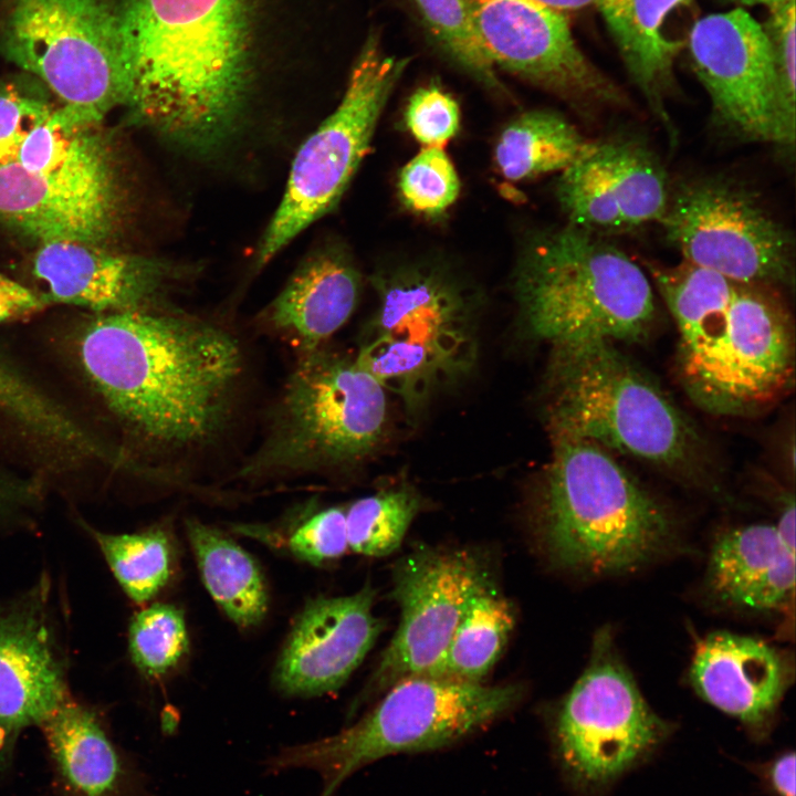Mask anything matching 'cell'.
<instances>
[{"instance_id": "ac0fdd59", "label": "cell", "mask_w": 796, "mask_h": 796, "mask_svg": "<svg viewBox=\"0 0 796 796\" xmlns=\"http://www.w3.org/2000/svg\"><path fill=\"white\" fill-rule=\"evenodd\" d=\"M556 196L569 224L595 234L660 221L670 190L663 166L643 144L593 142L559 172Z\"/></svg>"}, {"instance_id": "ab89813d", "label": "cell", "mask_w": 796, "mask_h": 796, "mask_svg": "<svg viewBox=\"0 0 796 796\" xmlns=\"http://www.w3.org/2000/svg\"><path fill=\"white\" fill-rule=\"evenodd\" d=\"M768 778L778 796H795L794 752L785 753L772 763Z\"/></svg>"}, {"instance_id": "74e56055", "label": "cell", "mask_w": 796, "mask_h": 796, "mask_svg": "<svg viewBox=\"0 0 796 796\" xmlns=\"http://www.w3.org/2000/svg\"><path fill=\"white\" fill-rule=\"evenodd\" d=\"M405 121L410 134L425 147H441L459 130L460 109L442 88H418L409 98Z\"/></svg>"}, {"instance_id": "484cf974", "label": "cell", "mask_w": 796, "mask_h": 796, "mask_svg": "<svg viewBox=\"0 0 796 796\" xmlns=\"http://www.w3.org/2000/svg\"><path fill=\"white\" fill-rule=\"evenodd\" d=\"M185 525L203 585L213 601L240 628L261 624L269 609V593L253 556L223 532L196 517L187 519Z\"/></svg>"}, {"instance_id": "83f0119b", "label": "cell", "mask_w": 796, "mask_h": 796, "mask_svg": "<svg viewBox=\"0 0 796 796\" xmlns=\"http://www.w3.org/2000/svg\"><path fill=\"white\" fill-rule=\"evenodd\" d=\"M564 116L546 109L523 113L501 132L494 148L500 174L524 181L562 172L591 145Z\"/></svg>"}, {"instance_id": "9a60e30c", "label": "cell", "mask_w": 796, "mask_h": 796, "mask_svg": "<svg viewBox=\"0 0 796 796\" xmlns=\"http://www.w3.org/2000/svg\"><path fill=\"white\" fill-rule=\"evenodd\" d=\"M481 48L500 67L582 106H621L622 91L579 50L565 13L536 0H464Z\"/></svg>"}, {"instance_id": "4fadbf2b", "label": "cell", "mask_w": 796, "mask_h": 796, "mask_svg": "<svg viewBox=\"0 0 796 796\" xmlns=\"http://www.w3.org/2000/svg\"><path fill=\"white\" fill-rule=\"evenodd\" d=\"M378 292L365 343L407 385L429 391L470 366L474 329L454 284L432 272L411 271L379 283Z\"/></svg>"}, {"instance_id": "e0dca14e", "label": "cell", "mask_w": 796, "mask_h": 796, "mask_svg": "<svg viewBox=\"0 0 796 796\" xmlns=\"http://www.w3.org/2000/svg\"><path fill=\"white\" fill-rule=\"evenodd\" d=\"M716 123L752 142L781 145L777 77L764 28L736 8L696 19L688 39Z\"/></svg>"}, {"instance_id": "8d00e7d4", "label": "cell", "mask_w": 796, "mask_h": 796, "mask_svg": "<svg viewBox=\"0 0 796 796\" xmlns=\"http://www.w3.org/2000/svg\"><path fill=\"white\" fill-rule=\"evenodd\" d=\"M290 553L313 566L327 565L348 551L345 509L320 510L294 527L286 540Z\"/></svg>"}, {"instance_id": "8fae6325", "label": "cell", "mask_w": 796, "mask_h": 796, "mask_svg": "<svg viewBox=\"0 0 796 796\" xmlns=\"http://www.w3.org/2000/svg\"><path fill=\"white\" fill-rule=\"evenodd\" d=\"M668 732L619 658L610 630L600 629L587 667L556 716L555 743L566 774L583 789L604 787L652 752Z\"/></svg>"}, {"instance_id": "d590c367", "label": "cell", "mask_w": 796, "mask_h": 796, "mask_svg": "<svg viewBox=\"0 0 796 796\" xmlns=\"http://www.w3.org/2000/svg\"><path fill=\"white\" fill-rule=\"evenodd\" d=\"M53 108L42 91L15 81H0V166L14 160L27 134Z\"/></svg>"}, {"instance_id": "ba28073f", "label": "cell", "mask_w": 796, "mask_h": 796, "mask_svg": "<svg viewBox=\"0 0 796 796\" xmlns=\"http://www.w3.org/2000/svg\"><path fill=\"white\" fill-rule=\"evenodd\" d=\"M517 684L486 685L426 674L404 678L358 721L336 734L290 746L269 762L272 771L310 768L332 796L357 769L386 756L443 748L475 733L521 699Z\"/></svg>"}, {"instance_id": "7402d4cb", "label": "cell", "mask_w": 796, "mask_h": 796, "mask_svg": "<svg viewBox=\"0 0 796 796\" xmlns=\"http://www.w3.org/2000/svg\"><path fill=\"white\" fill-rule=\"evenodd\" d=\"M792 674L782 650L729 631L702 638L690 668L691 684L701 698L758 732L773 719Z\"/></svg>"}, {"instance_id": "4316f807", "label": "cell", "mask_w": 796, "mask_h": 796, "mask_svg": "<svg viewBox=\"0 0 796 796\" xmlns=\"http://www.w3.org/2000/svg\"><path fill=\"white\" fill-rule=\"evenodd\" d=\"M67 783L84 796H104L116 785L121 764L96 716L66 699L41 725Z\"/></svg>"}, {"instance_id": "60d3db41", "label": "cell", "mask_w": 796, "mask_h": 796, "mask_svg": "<svg viewBox=\"0 0 796 796\" xmlns=\"http://www.w3.org/2000/svg\"><path fill=\"white\" fill-rule=\"evenodd\" d=\"M537 2L549 7L559 12L576 11L586 8L596 2V0H536Z\"/></svg>"}, {"instance_id": "d6986e66", "label": "cell", "mask_w": 796, "mask_h": 796, "mask_svg": "<svg viewBox=\"0 0 796 796\" xmlns=\"http://www.w3.org/2000/svg\"><path fill=\"white\" fill-rule=\"evenodd\" d=\"M375 590L311 599L295 618L273 670L275 688L290 696L338 690L358 668L383 630L374 614Z\"/></svg>"}, {"instance_id": "7c38bea8", "label": "cell", "mask_w": 796, "mask_h": 796, "mask_svg": "<svg viewBox=\"0 0 796 796\" xmlns=\"http://www.w3.org/2000/svg\"><path fill=\"white\" fill-rule=\"evenodd\" d=\"M659 222L685 263L776 290L792 283L787 230L734 184L701 179L680 186Z\"/></svg>"}, {"instance_id": "1f68e13d", "label": "cell", "mask_w": 796, "mask_h": 796, "mask_svg": "<svg viewBox=\"0 0 796 796\" xmlns=\"http://www.w3.org/2000/svg\"><path fill=\"white\" fill-rule=\"evenodd\" d=\"M188 646L185 616L175 605L151 604L130 620V659L147 678H160L171 672L184 659Z\"/></svg>"}, {"instance_id": "5bb4252c", "label": "cell", "mask_w": 796, "mask_h": 796, "mask_svg": "<svg viewBox=\"0 0 796 796\" xmlns=\"http://www.w3.org/2000/svg\"><path fill=\"white\" fill-rule=\"evenodd\" d=\"M489 583L485 567L468 551L420 547L401 558L390 591L400 609L399 625L367 692L428 673L442 658L472 598Z\"/></svg>"}, {"instance_id": "836d02e7", "label": "cell", "mask_w": 796, "mask_h": 796, "mask_svg": "<svg viewBox=\"0 0 796 796\" xmlns=\"http://www.w3.org/2000/svg\"><path fill=\"white\" fill-rule=\"evenodd\" d=\"M398 188L409 209L436 216L455 201L460 181L452 161L441 147H423L401 169Z\"/></svg>"}, {"instance_id": "8992f818", "label": "cell", "mask_w": 796, "mask_h": 796, "mask_svg": "<svg viewBox=\"0 0 796 796\" xmlns=\"http://www.w3.org/2000/svg\"><path fill=\"white\" fill-rule=\"evenodd\" d=\"M533 336L555 346L639 342L657 306L651 280L624 251L572 224L536 240L517 280Z\"/></svg>"}, {"instance_id": "4dcf8cb0", "label": "cell", "mask_w": 796, "mask_h": 796, "mask_svg": "<svg viewBox=\"0 0 796 796\" xmlns=\"http://www.w3.org/2000/svg\"><path fill=\"white\" fill-rule=\"evenodd\" d=\"M419 507V496L406 486L379 491L354 501L345 510L348 549L369 557L394 553L404 541Z\"/></svg>"}, {"instance_id": "2e32d148", "label": "cell", "mask_w": 796, "mask_h": 796, "mask_svg": "<svg viewBox=\"0 0 796 796\" xmlns=\"http://www.w3.org/2000/svg\"><path fill=\"white\" fill-rule=\"evenodd\" d=\"M123 196L108 143L48 172L0 166V224L38 241L106 245L119 229Z\"/></svg>"}, {"instance_id": "f546056e", "label": "cell", "mask_w": 796, "mask_h": 796, "mask_svg": "<svg viewBox=\"0 0 796 796\" xmlns=\"http://www.w3.org/2000/svg\"><path fill=\"white\" fill-rule=\"evenodd\" d=\"M123 591L136 604L154 599L170 580L176 564L171 532L155 525L134 533H104L85 525Z\"/></svg>"}, {"instance_id": "277c9868", "label": "cell", "mask_w": 796, "mask_h": 796, "mask_svg": "<svg viewBox=\"0 0 796 796\" xmlns=\"http://www.w3.org/2000/svg\"><path fill=\"white\" fill-rule=\"evenodd\" d=\"M547 391L552 436L590 441L681 482H713V460L696 425L615 343L553 347Z\"/></svg>"}, {"instance_id": "7a4b0ae2", "label": "cell", "mask_w": 796, "mask_h": 796, "mask_svg": "<svg viewBox=\"0 0 796 796\" xmlns=\"http://www.w3.org/2000/svg\"><path fill=\"white\" fill-rule=\"evenodd\" d=\"M134 117L197 156L235 134L248 92L247 0H124Z\"/></svg>"}, {"instance_id": "6da1fadb", "label": "cell", "mask_w": 796, "mask_h": 796, "mask_svg": "<svg viewBox=\"0 0 796 796\" xmlns=\"http://www.w3.org/2000/svg\"><path fill=\"white\" fill-rule=\"evenodd\" d=\"M75 348L107 408L150 447L205 448L230 421L244 364L223 327L161 307L93 314Z\"/></svg>"}, {"instance_id": "b9f144b4", "label": "cell", "mask_w": 796, "mask_h": 796, "mask_svg": "<svg viewBox=\"0 0 796 796\" xmlns=\"http://www.w3.org/2000/svg\"><path fill=\"white\" fill-rule=\"evenodd\" d=\"M730 2H734L742 6H755V4H764L767 7H771L775 3L782 2L784 0H727Z\"/></svg>"}, {"instance_id": "e575fe53", "label": "cell", "mask_w": 796, "mask_h": 796, "mask_svg": "<svg viewBox=\"0 0 796 796\" xmlns=\"http://www.w3.org/2000/svg\"><path fill=\"white\" fill-rule=\"evenodd\" d=\"M769 8L764 31L774 57L781 137L783 147L795 144V0H784Z\"/></svg>"}, {"instance_id": "f35d334b", "label": "cell", "mask_w": 796, "mask_h": 796, "mask_svg": "<svg viewBox=\"0 0 796 796\" xmlns=\"http://www.w3.org/2000/svg\"><path fill=\"white\" fill-rule=\"evenodd\" d=\"M49 306L40 292L0 272V325L31 317Z\"/></svg>"}, {"instance_id": "3957f363", "label": "cell", "mask_w": 796, "mask_h": 796, "mask_svg": "<svg viewBox=\"0 0 796 796\" xmlns=\"http://www.w3.org/2000/svg\"><path fill=\"white\" fill-rule=\"evenodd\" d=\"M648 269L677 326L680 381L700 408L752 416L793 388L794 324L778 290L683 261Z\"/></svg>"}, {"instance_id": "d6a6232c", "label": "cell", "mask_w": 796, "mask_h": 796, "mask_svg": "<svg viewBox=\"0 0 796 796\" xmlns=\"http://www.w3.org/2000/svg\"><path fill=\"white\" fill-rule=\"evenodd\" d=\"M433 43L452 62L486 85L496 86L495 69L484 54L464 0H412Z\"/></svg>"}, {"instance_id": "5b68a950", "label": "cell", "mask_w": 796, "mask_h": 796, "mask_svg": "<svg viewBox=\"0 0 796 796\" xmlns=\"http://www.w3.org/2000/svg\"><path fill=\"white\" fill-rule=\"evenodd\" d=\"M535 522L543 554L584 575L638 569L671 548L675 522L667 507L606 449L552 436Z\"/></svg>"}, {"instance_id": "ffe728a7", "label": "cell", "mask_w": 796, "mask_h": 796, "mask_svg": "<svg viewBox=\"0 0 796 796\" xmlns=\"http://www.w3.org/2000/svg\"><path fill=\"white\" fill-rule=\"evenodd\" d=\"M48 593L42 582L0 603V732L8 741L70 698Z\"/></svg>"}, {"instance_id": "603a6c76", "label": "cell", "mask_w": 796, "mask_h": 796, "mask_svg": "<svg viewBox=\"0 0 796 796\" xmlns=\"http://www.w3.org/2000/svg\"><path fill=\"white\" fill-rule=\"evenodd\" d=\"M784 504L777 524L742 525L715 538L706 584L719 601L755 611H778L793 603L795 503Z\"/></svg>"}, {"instance_id": "52a82bcc", "label": "cell", "mask_w": 796, "mask_h": 796, "mask_svg": "<svg viewBox=\"0 0 796 796\" xmlns=\"http://www.w3.org/2000/svg\"><path fill=\"white\" fill-rule=\"evenodd\" d=\"M385 388L356 358L298 355L261 446L235 478L256 482L354 465L379 444Z\"/></svg>"}, {"instance_id": "30bf717a", "label": "cell", "mask_w": 796, "mask_h": 796, "mask_svg": "<svg viewBox=\"0 0 796 796\" xmlns=\"http://www.w3.org/2000/svg\"><path fill=\"white\" fill-rule=\"evenodd\" d=\"M408 63L387 55L378 34L368 35L339 104L294 156L282 200L259 244L258 266L266 265L339 201Z\"/></svg>"}, {"instance_id": "cb8c5ba5", "label": "cell", "mask_w": 796, "mask_h": 796, "mask_svg": "<svg viewBox=\"0 0 796 796\" xmlns=\"http://www.w3.org/2000/svg\"><path fill=\"white\" fill-rule=\"evenodd\" d=\"M626 69L652 113L671 127L666 97L696 21L693 0H596Z\"/></svg>"}, {"instance_id": "d4e9b609", "label": "cell", "mask_w": 796, "mask_h": 796, "mask_svg": "<svg viewBox=\"0 0 796 796\" xmlns=\"http://www.w3.org/2000/svg\"><path fill=\"white\" fill-rule=\"evenodd\" d=\"M358 294L359 275L352 261L336 248H322L294 271L261 320L298 355L310 354L348 321Z\"/></svg>"}, {"instance_id": "f1b7e54d", "label": "cell", "mask_w": 796, "mask_h": 796, "mask_svg": "<svg viewBox=\"0 0 796 796\" xmlns=\"http://www.w3.org/2000/svg\"><path fill=\"white\" fill-rule=\"evenodd\" d=\"M513 626L511 606L489 583L472 598L442 658L426 675L482 682L500 658Z\"/></svg>"}, {"instance_id": "9c48e42d", "label": "cell", "mask_w": 796, "mask_h": 796, "mask_svg": "<svg viewBox=\"0 0 796 796\" xmlns=\"http://www.w3.org/2000/svg\"><path fill=\"white\" fill-rule=\"evenodd\" d=\"M122 8L117 0H9L0 53L81 119L101 124L128 100Z\"/></svg>"}, {"instance_id": "44dd1931", "label": "cell", "mask_w": 796, "mask_h": 796, "mask_svg": "<svg viewBox=\"0 0 796 796\" xmlns=\"http://www.w3.org/2000/svg\"><path fill=\"white\" fill-rule=\"evenodd\" d=\"M32 273L45 286L40 293L50 305H72L93 314L160 307L177 274L158 259L77 241L40 244Z\"/></svg>"}]
</instances>
